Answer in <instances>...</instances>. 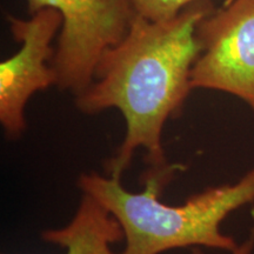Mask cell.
<instances>
[{"label":"cell","mask_w":254,"mask_h":254,"mask_svg":"<svg viewBox=\"0 0 254 254\" xmlns=\"http://www.w3.org/2000/svg\"><path fill=\"white\" fill-rule=\"evenodd\" d=\"M44 240L63 246L66 254H114L111 245L125 238L122 225L93 196L82 193L71 222L41 234Z\"/></svg>","instance_id":"8992f818"},{"label":"cell","mask_w":254,"mask_h":254,"mask_svg":"<svg viewBox=\"0 0 254 254\" xmlns=\"http://www.w3.org/2000/svg\"><path fill=\"white\" fill-rule=\"evenodd\" d=\"M194 1L198 0H134V5L140 17L151 21H167Z\"/></svg>","instance_id":"52a82bcc"},{"label":"cell","mask_w":254,"mask_h":254,"mask_svg":"<svg viewBox=\"0 0 254 254\" xmlns=\"http://www.w3.org/2000/svg\"><path fill=\"white\" fill-rule=\"evenodd\" d=\"M213 9L211 0H198L167 21L136 15L126 36L100 57L91 86L75 97L82 113L118 109L125 119V138L105 165L111 178H122L138 148L148 167L168 165L161 134L192 91L190 71L200 53L195 30Z\"/></svg>","instance_id":"6da1fadb"},{"label":"cell","mask_w":254,"mask_h":254,"mask_svg":"<svg viewBox=\"0 0 254 254\" xmlns=\"http://www.w3.org/2000/svg\"><path fill=\"white\" fill-rule=\"evenodd\" d=\"M179 168L171 164L148 167L140 193L126 190L116 178L95 173L79 178L82 193L93 196L122 225L126 240L122 254H160L198 245L236 252L237 243L220 226L228 214L254 201V168L237 183L205 190L184 205L163 204L159 198Z\"/></svg>","instance_id":"7a4b0ae2"},{"label":"cell","mask_w":254,"mask_h":254,"mask_svg":"<svg viewBox=\"0 0 254 254\" xmlns=\"http://www.w3.org/2000/svg\"><path fill=\"white\" fill-rule=\"evenodd\" d=\"M9 30L21 44L15 55L0 64V123L7 138L15 140L26 129L25 107L38 91L57 85L52 40L63 18L57 9L44 8L27 20L8 15Z\"/></svg>","instance_id":"5b68a950"},{"label":"cell","mask_w":254,"mask_h":254,"mask_svg":"<svg viewBox=\"0 0 254 254\" xmlns=\"http://www.w3.org/2000/svg\"><path fill=\"white\" fill-rule=\"evenodd\" d=\"M195 34L200 53L192 90L236 95L254 112V0H228L200 21Z\"/></svg>","instance_id":"277c9868"},{"label":"cell","mask_w":254,"mask_h":254,"mask_svg":"<svg viewBox=\"0 0 254 254\" xmlns=\"http://www.w3.org/2000/svg\"><path fill=\"white\" fill-rule=\"evenodd\" d=\"M31 14L53 8L63 18L52 66L57 86L75 97L84 93L106 50L119 43L136 15L134 0H26Z\"/></svg>","instance_id":"3957f363"}]
</instances>
